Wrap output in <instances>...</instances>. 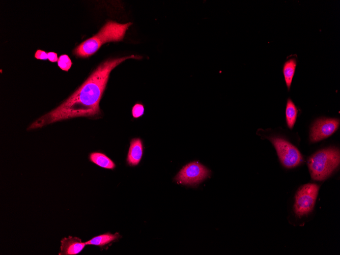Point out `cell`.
Segmentation results:
<instances>
[{
  "mask_svg": "<svg viewBox=\"0 0 340 255\" xmlns=\"http://www.w3.org/2000/svg\"><path fill=\"white\" fill-rule=\"evenodd\" d=\"M131 55L109 59L101 64L81 86L57 107L33 122L27 130L40 128L58 121L77 117H97L101 115L99 102L111 71Z\"/></svg>",
  "mask_w": 340,
  "mask_h": 255,
  "instance_id": "obj_1",
  "label": "cell"
},
{
  "mask_svg": "<svg viewBox=\"0 0 340 255\" xmlns=\"http://www.w3.org/2000/svg\"><path fill=\"white\" fill-rule=\"evenodd\" d=\"M131 24V22L122 24L108 21L96 35L77 46L74 49V54L78 57L87 58L105 43L122 41Z\"/></svg>",
  "mask_w": 340,
  "mask_h": 255,
  "instance_id": "obj_2",
  "label": "cell"
},
{
  "mask_svg": "<svg viewBox=\"0 0 340 255\" xmlns=\"http://www.w3.org/2000/svg\"><path fill=\"white\" fill-rule=\"evenodd\" d=\"M340 162L339 149L328 148L320 150L308 159L307 165L311 178L322 181L337 167Z\"/></svg>",
  "mask_w": 340,
  "mask_h": 255,
  "instance_id": "obj_3",
  "label": "cell"
},
{
  "mask_svg": "<svg viewBox=\"0 0 340 255\" xmlns=\"http://www.w3.org/2000/svg\"><path fill=\"white\" fill-rule=\"evenodd\" d=\"M319 186L308 183L300 187L296 192L293 211L296 216L302 218L307 216L314 209Z\"/></svg>",
  "mask_w": 340,
  "mask_h": 255,
  "instance_id": "obj_4",
  "label": "cell"
},
{
  "mask_svg": "<svg viewBox=\"0 0 340 255\" xmlns=\"http://www.w3.org/2000/svg\"><path fill=\"white\" fill-rule=\"evenodd\" d=\"M274 146L279 160L287 168H292L300 164L302 156L298 149L292 144L280 137H269Z\"/></svg>",
  "mask_w": 340,
  "mask_h": 255,
  "instance_id": "obj_5",
  "label": "cell"
},
{
  "mask_svg": "<svg viewBox=\"0 0 340 255\" xmlns=\"http://www.w3.org/2000/svg\"><path fill=\"white\" fill-rule=\"evenodd\" d=\"M210 175V171L197 162H192L184 166L175 180L180 184L196 185Z\"/></svg>",
  "mask_w": 340,
  "mask_h": 255,
  "instance_id": "obj_6",
  "label": "cell"
},
{
  "mask_svg": "<svg viewBox=\"0 0 340 255\" xmlns=\"http://www.w3.org/2000/svg\"><path fill=\"white\" fill-rule=\"evenodd\" d=\"M339 120L337 119L321 118L316 120L310 132L312 142L321 140L332 134L337 129Z\"/></svg>",
  "mask_w": 340,
  "mask_h": 255,
  "instance_id": "obj_7",
  "label": "cell"
},
{
  "mask_svg": "<svg viewBox=\"0 0 340 255\" xmlns=\"http://www.w3.org/2000/svg\"><path fill=\"white\" fill-rule=\"evenodd\" d=\"M85 242L81 239L69 236L63 238L61 241L59 255H76L79 253L85 247Z\"/></svg>",
  "mask_w": 340,
  "mask_h": 255,
  "instance_id": "obj_8",
  "label": "cell"
},
{
  "mask_svg": "<svg viewBox=\"0 0 340 255\" xmlns=\"http://www.w3.org/2000/svg\"><path fill=\"white\" fill-rule=\"evenodd\" d=\"M143 152V147L141 139L138 138L132 139L127 155L128 164L131 166L137 165L141 160Z\"/></svg>",
  "mask_w": 340,
  "mask_h": 255,
  "instance_id": "obj_9",
  "label": "cell"
},
{
  "mask_svg": "<svg viewBox=\"0 0 340 255\" xmlns=\"http://www.w3.org/2000/svg\"><path fill=\"white\" fill-rule=\"evenodd\" d=\"M120 237V235L118 233L111 234L109 232H107L94 237L85 243L86 245H93L101 247L116 241Z\"/></svg>",
  "mask_w": 340,
  "mask_h": 255,
  "instance_id": "obj_10",
  "label": "cell"
},
{
  "mask_svg": "<svg viewBox=\"0 0 340 255\" xmlns=\"http://www.w3.org/2000/svg\"><path fill=\"white\" fill-rule=\"evenodd\" d=\"M89 159L93 163L104 168L113 169L116 167L114 161L105 154L101 152L91 153L89 155Z\"/></svg>",
  "mask_w": 340,
  "mask_h": 255,
  "instance_id": "obj_11",
  "label": "cell"
},
{
  "mask_svg": "<svg viewBox=\"0 0 340 255\" xmlns=\"http://www.w3.org/2000/svg\"><path fill=\"white\" fill-rule=\"evenodd\" d=\"M296 66L297 60L294 58L287 60L284 64L282 72L288 90L290 89Z\"/></svg>",
  "mask_w": 340,
  "mask_h": 255,
  "instance_id": "obj_12",
  "label": "cell"
},
{
  "mask_svg": "<svg viewBox=\"0 0 340 255\" xmlns=\"http://www.w3.org/2000/svg\"><path fill=\"white\" fill-rule=\"evenodd\" d=\"M298 109L293 101L289 98L286 107V118L288 127L292 129L296 122Z\"/></svg>",
  "mask_w": 340,
  "mask_h": 255,
  "instance_id": "obj_13",
  "label": "cell"
},
{
  "mask_svg": "<svg viewBox=\"0 0 340 255\" xmlns=\"http://www.w3.org/2000/svg\"><path fill=\"white\" fill-rule=\"evenodd\" d=\"M72 64L70 58L67 54L60 55L58 60V66L63 71H68L71 68Z\"/></svg>",
  "mask_w": 340,
  "mask_h": 255,
  "instance_id": "obj_14",
  "label": "cell"
},
{
  "mask_svg": "<svg viewBox=\"0 0 340 255\" xmlns=\"http://www.w3.org/2000/svg\"><path fill=\"white\" fill-rule=\"evenodd\" d=\"M144 111V106L139 103L135 104L132 109V114L134 118H137L141 116Z\"/></svg>",
  "mask_w": 340,
  "mask_h": 255,
  "instance_id": "obj_15",
  "label": "cell"
},
{
  "mask_svg": "<svg viewBox=\"0 0 340 255\" xmlns=\"http://www.w3.org/2000/svg\"><path fill=\"white\" fill-rule=\"evenodd\" d=\"M35 57L37 59L46 60L48 59V54L45 51L38 49L35 53Z\"/></svg>",
  "mask_w": 340,
  "mask_h": 255,
  "instance_id": "obj_16",
  "label": "cell"
},
{
  "mask_svg": "<svg viewBox=\"0 0 340 255\" xmlns=\"http://www.w3.org/2000/svg\"><path fill=\"white\" fill-rule=\"evenodd\" d=\"M48 59L51 62H58V59L57 54L53 52H49L47 53Z\"/></svg>",
  "mask_w": 340,
  "mask_h": 255,
  "instance_id": "obj_17",
  "label": "cell"
}]
</instances>
